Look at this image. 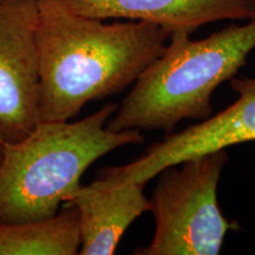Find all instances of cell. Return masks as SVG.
Returning a JSON list of instances; mask_svg holds the SVG:
<instances>
[{"instance_id": "2", "label": "cell", "mask_w": 255, "mask_h": 255, "mask_svg": "<svg viewBox=\"0 0 255 255\" xmlns=\"http://www.w3.org/2000/svg\"><path fill=\"white\" fill-rule=\"evenodd\" d=\"M254 49L255 17L200 40L190 39L188 32H173L161 53L139 73L107 128L169 133L183 120L209 119L214 91L246 65Z\"/></svg>"}, {"instance_id": "10", "label": "cell", "mask_w": 255, "mask_h": 255, "mask_svg": "<svg viewBox=\"0 0 255 255\" xmlns=\"http://www.w3.org/2000/svg\"><path fill=\"white\" fill-rule=\"evenodd\" d=\"M5 141L2 138L1 135H0V164H1L2 157H4V148H5Z\"/></svg>"}, {"instance_id": "7", "label": "cell", "mask_w": 255, "mask_h": 255, "mask_svg": "<svg viewBox=\"0 0 255 255\" xmlns=\"http://www.w3.org/2000/svg\"><path fill=\"white\" fill-rule=\"evenodd\" d=\"M145 184L124 182L107 169L88 186H81L69 202L79 214L81 255H111L129 226L150 210Z\"/></svg>"}, {"instance_id": "6", "label": "cell", "mask_w": 255, "mask_h": 255, "mask_svg": "<svg viewBox=\"0 0 255 255\" xmlns=\"http://www.w3.org/2000/svg\"><path fill=\"white\" fill-rule=\"evenodd\" d=\"M231 88L238 100L218 115L169 133L149 146L131 163L105 168L124 182L146 184L168 167L223 149L255 141V78L233 77Z\"/></svg>"}, {"instance_id": "8", "label": "cell", "mask_w": 255, "mask_h": 255, "mask_svg": "<svg viewBox=\"0 0 255 255\" xmlns=\"http://www.w3.org/2000/svg\"><path fill=\"white\" fill-rule=\"evenodd\" d=\"M76 13L88 18L146 21L164 28L193 33L220 20H250L255 0H64Z\"/></svg>"}, {"instance_id": "1", "label": "cell", "mask_w": 255, "mask_h": 255, "mask_svg": "<svg viewBox=\"0 0 255 255\" xmlns=\"http://www.w3.org/2000/svg\"><path fill=\"white\" fill-rule=\"evenodd\" d=\"M169 37L146 21L107 24L76 13L64 0H38L40 122H65L89 102L124 91Z\"/></svg>"}, {"instance_id": "3", "label": "cell", "mask_w": 255, "mask_h": 255, "mask_svg": "<svg viewBox=\"0 0 255 255\" xmlns=\"http://www.w3.org/2000/svg\"><path fill=\"white\" fill-rule=\"evenodd\" d=\"M119 105L108 103L76 122H40L26 137L5 143L0 164V223L44 220L58 213L85 170L108 152L144 141L139 130L113 131Z\"/></svg>"}, {"instance_id": "4", "label": "cell", "mask_w": 255, "mask_h": 255, "mask_svg": "<svg viewBox=\"0 0 255 255\" xmlns=\"http://www.w3.org/2000/svg\"><path fill=\"white\" fill-rule=\"evenodd\" d=\"M228 162L226 149L163 169L150 199L156 228L136 255H216L238 222L222 214L218 186Z\"/></svg>"}, {"instance_id": "9", "label": "cell", "mask_w": 255, "mask_h": 255, "mask_svg": "<svg viewBox=\"0 0 255 255\" xmlns=\"http://www.w3.org/2000/svg\"><path fill=\"white\" fill-rule=\"evenodd\" d=\"M79 248V214L72 203L44 220L0 223V255H76Z\"/></svg>"}, {"instance_id": "5", "label": "cell", "mask_w": 255, "mask_h": 255, "mask_svg": "<svg viewBox=\"0 0 255 255\" xmlns=\"http://www.w3.org/2000/svg\"><path fill=\"white\" fill-rule=\"evenodd\" d=\"M38 0H0V135L26 137L40 123Z\"/></svg>"}]
</instances>
